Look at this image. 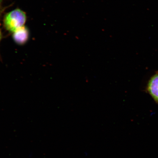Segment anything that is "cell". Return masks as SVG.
Masks as SVG:
<instances>
[{
  "instance_id": "277c9868",
  "label": "cell",
  "mask_w": 158,
  "mask_h": 158,
  "mask_svg": "<svg viewBox=\"0 0 158 158\" xmlns=\"http://www.w3.org/2000/svg\"><path fill=\"white\" fill-rule=\"evenodd\" d=\"M4 10H2L1 11H0V17H1V16L2 15V12ZM2 39V34L1 29V28H0V42H1Z\"/></svg>"
},
{
  "instance_id": "5b68a950",
  "label": "cell",
  "mask_w": 158,
  "mask_h": 158,
  "mask_svg": "<svg viewBox=\"0 0 158 158\" xmlns=\"http://www.w3.org/2000/svg\"><path fill=\"white\" fill-rule=\"evenodd\" d=\"M4 1V0H0V8H1L2 3Z\"/></svg>"
},
{
  "instance_id": "6da1fadb",
  "label": "cell",
  "mask_w": 158,
  "mask_h": 158,
  "mask_svg": "<svg viewBox=\"0 0 158 158\" xmlns=\"http://www.w3.org/2000/svg\"><path fill=\"white\" fill-rule=\"evenodd\" d=\"M26 21L25 13L22 10L16 9L6 14L3 19V25L9 32L13 33L24 26Z\"/></svg>"
},
{
  "instance_id": "7a4b0ae2",
  "label": "cell",
  "mask_w": 158,
  "mask_h": 158,
  "mask_svg": "<svg viewBox=\"0 0 158 158\" xmlns=\"http://www.w3.org/2000/svg\"><path fill=\"white\" fill-rule=\"evenodd\" d=\"M12 38L16 44L23 45L26 44L29 38V30L23 26L12 33Z\"/></svg>"
},
{
  "instance_id": "3957f363",
  "label": "cell",
  "mask_w": 158,
  "mask_h": 158,
  "mask_svg": "<svg viewBox=\"0 0 158 158\" xmlns=\"http://www.w3.org/2000/svg\"><path fill=\"white\" fill-rule=\"evenodd\" d=\"M147 89L152 98L158 104V72L150 79Z\"/></svg>"
}]
</instances>
